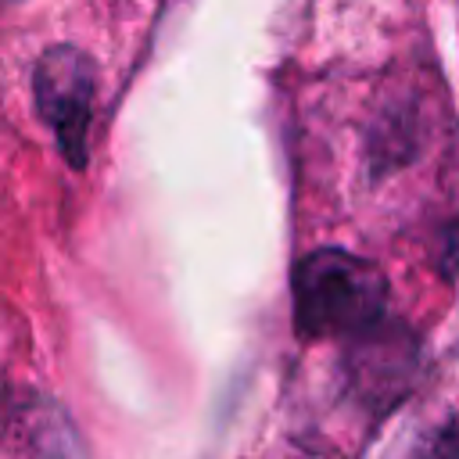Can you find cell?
Instances as JSON below:
<instances>
[{"label": "cell", "instance_id": "1", "mask_svg": "<svg viewBox=\"0 0 459 459\" xmlns=\"http://www.w3.org/2000/svg\"><path fill=\"white\" fill-rule=\"evenodd\" d=\"M387 283L380 269L351 251L323 247L294 269V323L308 337L362 333L380 323Z\"/></svg>", "mask_w": 459, "mask_h": 459}, {"label": "cell", "instance_id": "2", "mask_svg": "<svg viewBox=\"0 0 459 459\" xmlns=\"http://www.w3.org/2000/svg\"><path fill=\"white\" fill-rule=\"evenodd\" d=\"M32 90H36L39 118L54 129L61 154L72 165H82L93 126V97H97L93 61L75 47H50L36 61Z\"/></svg>", "mask_w": 459, "mask_h": 459}, {"label": "cell", "instance_id": "3", "mask_svg": "<svg viewBox=\"0 0 459 459\" xmlns=\"http://www.w3.org/2000/svg\"><path fill=\"white\" fill-rule=\"evenodd\" d=\"M11 452L14 459H82L72 423L47 398H22L11 409Z\"/></svg>", "mask_w": 459, "mask_h": 459}, {"label": "cell", "instance_id": "4", "mask_svg": "<svg viewBox=\"0 0 459 459\" xmlns=\"http://www.w3.org/2000/svg\"><path fill=\"white\" fill-rule=\"evenodd\" d=\"M412 459H459V423H445L441 430H434Z\"/></svg>", "mask_w": 459, "mask_h": 459}]
</instances>
